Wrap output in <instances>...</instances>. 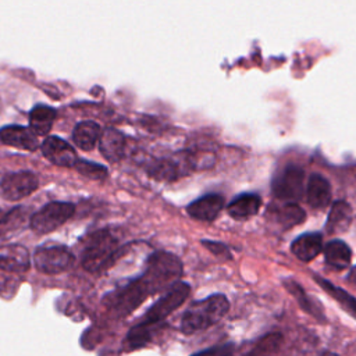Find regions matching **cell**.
I'll return each instance as SVG.
<instances>
[{
    "mask_svg": "<svg viewBox=\"0 0 356 356\" xmlns=\"http://www.w3.org/2000/svg\"><path fill=\"white\" fill-rule=\"evenodd\" d=\"M182 275V264L179 259L167 252H157L147 260L146 271L142 277L131 282L120 293L115 302V309L120 314L131 313L147 296L171 288Z\"/></svg>",
    "mask_w": 356,
    "mask_h": 356,
    "instance_id": "obj_1",
    "label": "cell"
},
{
    "mask_svg": "<svg viewBox=\"0 0 356 356\" xmlns=\"http://www.w3.org/2000/svg\"><path fill=\"white\" fill-rule=\"evenodd\" d=\"M229 302L222 293H214L193 302L181 317V331L191 335L217 324L228 312Z\"/></svg>",
    "mask_w": 356,
    "mask_h": 356,
    "instance_id": "obj_2",
    "label": "cell"
},
{
    "mask_svg": "<svg viewBox=\"0 0 356 356\" xmlns=\"http://www.w3.org/2000/svg\"><path fill=\"white\" fill-rule=\"evenodd\" d=\"M117 250L118 242L114 235L108 231L95 232L85 246L82 264L89 271H97L111 263Z\"/></svg>",
    "mask_w": 356,
    "mask_h": 356,
    "instance_id": "obj_3",
    "label": "cell"
},
{
    "mask_svg": "<svg viewBox=\"0 0 356 356\" xmlns=\"http://www.w3.org/2000/svg\"><path fill=\"white\" fill-rule=\"evenodd\" d=\"M191 286L186 282L178 281L146 312L142 321L139 324L153 327L163 321L167 316H170L174 310H177L189 296Z\"/></svg>",
    "mask_w": 356,
    "mask_h": 356,
    "instance_id": "obj_4",
    "label": "cell"
},
{
    "mask_svg": "<svg viewBox=\"0 0 356 356\" xmlns=\"http://www.w3.org/2000/svg\"><path fill=\"white\" fill-rule=\"evenodd\" d=\"M75 213V206L68 202H50L31 216L29 228L36 234H49L63 225Z\"/></svg>",
    "mask_w": 356,
    "mask_h": 356,
    "instance_id": "obj_5",
    "label": "cell"
},
{
    "mask_svg": "<svg viewBox=\"0 0 356 356\" xmlns=\"http://www.w3.org/2000/svg\"><path fill=\"white\" fill-rule=\"evenodd\" d=\"M271 192L274 197L282 202L295 203L302 199L305 192V171L298 165H286L282 168L271 182Z\"/></svg>",
    "mask_w": 356,
    "mask_h": 356,
    "instance_id": "obj_6",
    "label": "cell"
},
{
    "mask_svg": "<svg viewBox=\"0 0 356 356\" xmlns=\"http://www.w3.org/2000/svg\"><path fill=\"white\" fill-rule=\"evenodd\" d=\"M74 254L61 245L40 246L33 253V264L43 274H60L71 267Z\"/></svg>",
    "mask_w": 356,
    "mask_h": 356,
    "instance_id": "obj_7",
    "label": "cell"
},
{
    "mask_svg": "<svg viewBox=\"0 0 356 356\" xmlns=\"http://www.w3.org/2000/svg\"><path fill=\"white\" fill-rule=\"evenodd\" d=\"M38 186L39 179L36 174L31 171L10 172L4 175L0 182V195L6 200L15 202L33 193L38 189Z\"/></svg>",
    "mask_w": 356,
    "mask_h": 356,
    "instance_id": "obj_8",
    "label": "cell"
},
{
    "mask_svg": "<svg viewBox=\"0 0 356 356\" xmlns=\"http://www.w3.org/2000/svg\"><path fill=\"white\" fill-rule=\"evenodd\" d=\"M40 147L43 156L58 167H74L76 163L74 147L58 136H47Z\"/></svg>",
    "mask_w": 356,
    "mask_h": 356,
    "instance_id": "obj_9",
    "label": "cell"
},
{
    "mask_svg": "<svg viewBox=\"0 0 356 356\" xmlns=\"http://www.w3.org/2000/svg\"><path fill=\"white\" fill-rule=\"evenodd\" d=\"M31 267V254L19 243L0 246V268L8 273H25Z\"/></svg>",
    "mask_w": 356,
    "mask_h": 356,
    "instance_id": "obj_10",
    "label": "cell"
},
{
    "mask_svg": "<svg viewBox=\"0 0 356 356\" xmlns=\"http://www.w3.org/2000/svg\"><path fill=\"white\" fill-rule=\"evenodd\" d=\"M224 207V197L217 193H207L186 206L188 214L199 221H213Z\"/></svg>",
    "mask_w": 356,
    "mask_h": 356,
    "instance_id": "obj_11",
    "label": "cell"
},
{
    "mask_svg": "<svg viewBox=\"0 0 356 356\" xmlns=\"http://www.w3.org/2000/svg\"><path fill=\"white\" fill-rule=\"evenodd\" d=\"M0 139L3 143L28 152H35L39 147L38 136L26 127L7 125L0 129Z\"/></svg>",
    "mask_w": 356,
    "mask_h": 356,
    "instance_id": "obj_12",
    "label": "cell"
},
{
    "mask_svg": "<svg viewBox=\"0 0 356 356\" xmlns=\"http://www.w3.org/2000/svg\"><path fill=\"white\" fill-rule=\"evenodd\" d=\"M307 203L314 209H324L331 200L330 182L321 174H312L306 185Z\"/></svg>",
    "mask_w": 356,
    "mask_h": 356,
    "instance_id": "obj_13",
    "label": "cell"
},
{
    "mask_svg": "<svg viewBox=\"0 0 356 356\" xmlns=\"http://www.w3.org/2000/svg\"><path fill=\"white\" fill-rule=\"evenodd\" d=\"M268 211L270 214H273L275 224H278L282 229H289L295 225H299L306 218V213L303 211V209L296 203H289V202L270 206Z\"/></svg>",
    "mask_w": 356,
    "mask_h": 356,
    "instance_id": "obj_14",
    "label": "cell"
},
{
    "mask_svg": "<svg viewBox=\"0 0 356 356\" xmlns=\"http://www.w3.org/2000/svg\"><path fill=\"white\" fill-rule=\"evenodd\" d=\"M124 147H125V138L124 135L114 129V128H106L99 139V149L106 160L115 163L122 159L124 156Z\"/></svg>",
    "mask_w": 356,
    "mask_h": 356,
    "instance_id": "obj_15",
    "label": "cell"
},
{
    "mask_svg": "<svg viewBox=\"0 0 356 356\" xmlns=\"http://www.w3.org/2000/svg\"><path fill=\"white\" fill-rule=\"evenodd\" d=\"M291 250L299 260L310 261L323 250V236L318 232L303 234L292 242Z\"/></svg>",
    "mask_w": 356,
    "mask_h": 356,
    "instance_id": "obj_16",
    "label": "cell"
},
{
    "mask_svg": "<svg viewBox=\"0 0 356 356\" xmlns=\"http://www.w3.org/2000/svg\"><path fill=\"white\" fill-rule=\"evenodd\" d=\"M261 204V199L256 193H241L235 196L227 206L228 214L235 220H243L254 216Z\"/></svg>",
    "mask_w": 356,
    "mask_h": 356,
    "instance_id": "obj_17",
    "label": "cell"
},
{
    "mask_svg": "<svg viewBox=\"0 0 356 356\" xmlns=\"http://www.w3.org/2000/svg\"><path fill=\"white\" fill-rule=\"evenodd\" d=\"M57 111L44 104H38L29 111V129L36 136H44L51 131Z\"/></svg>",
    "mask_w": 356,
    "mask_h": 356,
    "instance_id": "obj_18",
    "label": "cell"
},
{
    "mask_svg": "<svg viewBox=\"0 0 356 356\" xmlns=\"http://www.w3.org/2000/svg\"><path fill=\"white\" fill-rule=\"evenodd\" d=\"M350 222H352L350 206L343 200H338L332 203L327 217V224H325V229L328 231V234H341L349 228Z\"/></svg>",
    "mask_w": 356,
    "mask_h": 356,
    "instance_id": "obj_19",
    "label": "cell"
},
{
    "mask_svg": "<svg viewBox=\"0 0 356 356\" xmlns=\"http://www.w3.org/2000/svg\"><path fill=\"white\" fill-rule=\"evenodd\" d=\"M324 259L330 267L343 270L350 264L352 252L343 241L332 239L324 246Z\"/></svg>",
    "mask_w": 356,
    "mask_h": 356,
    "instance_id": "obj_20",
    "label": "cell"
},
{
    "mask_svg": "<svg viewBox=\"0 0 356 356\" xmlns=\"http://www.w3.org/2000/svg\"><path fill=\"white\" fill-rule=\"evenodd\" d=\"M102 135V129L99 124L93 121H82L75 125L72 131V139L74 143L85 152H89L95 147V145L99 142Z\"/></svg>",
    "mask_w": 356,
    "mask_h": 356,
    "instance_id": "obj_21",
    "label": "cell"
},
{
    "mask_svg": "<svg viewBox=\"0 0 356 356\" xmlns=\"http://www.w3.org/2000/svg\"><path fill=\"white\" fill-rule=\"evenodd\" d=\"M284 285L285 288L288 289V292L298 300L299 306L306 312L309 313L310 316H313L314 318H317L318 321L321 323H325V314L323 312V307L314 300L312 299L305 291L303 288L293 280H285L284 281Z\"/></svg>",
    "mask_w": 356,
    "mask_h": 356,
    "instance_id": "obj_22",
    "label": "cell"
},
{
    "mask_svg": "<svg viewBox=\"0 0 356 356\" xmlns=\"http://www.w3.org/2000/svg\"><path fill=\"white\" fill-rule=\"evenodd\" d=\"M29 220L31 217L26 207H14L0 218V238H7L19 229H24L25 225L29 224Z\"/></svg>",
    "mask_w": 356,
    "mask_h": 356,
    "instance_id": "obj_23",
    "label": "cell"
},
{
    "mask_svg": "<svg viewBox=\"0 0 356 356\" xmlns=\"http://www.w3.org/2000/svg\"><path fill=\"white\" fill-rule=\"evenodd\" d=\"M314 281L331 296L334 298L345 312H348L355 320H356V298L352 296L350 293H348L345 289L334 285L332 282L324 280L323 277H318L316 275L314 277Z\"/></svg>",
    "mask_w": 356,
    "mask_h": 356,
    "instance_id": "obj_24",
    "label": "cell"
},
{
    "mask_svg": "<svg viewBox=\"0 0 356 356\" xmlns=\"http://www.w3.org/2000/svg\"><path fill=\"white\" fill-rule=\"evenodd\" d=\"M74 167L81 175L89 178V179H103L107 175V168L99 163L76 160Z\"/></svg>",
    "mask_w": 356,
    "mask_h": 356,
    "instance_id": "obj_25",
    "label": "cell"
},
{
    "mask_svg": "<svg viewBox=\"0 0 356 356\" xmlns=\"http://www.w3.org/2000/svg\"><path fill=\"white\" fill-rule=\"evenodd\" d=\"M152 330H153V327H147V325H142V324L135 325L127 335L129 348L135 349V348H140L145 343H147L152 337Z\"/></svg>",
    "mask_w": 356,
    "mask_h": 356,
    "instance_id": "obj_26",
    "label": "cell"
},
{
    "mask_svg": "<svg viewBox=\"0 0 356 356\" xmlns=\"http://www.w3.org/2000/svg\"><path fill=\"white\" fill-rule=\"evenodd\" d=\"M234 343H224V345H216L209 349L200 350L192 356H231L234 353Z\"/></svg>",
    "mask_w": 356,
    "mask_h": 356,
    "instance_id": "obj_27",
    "label": "cell"
},
{
    "mask_svg": "<svg viewBox=\"0 0 356 356\" xmlns=\"http://www.w3.org/2000/svg\"><path fill=\"white\" fill-rule=\"evenodd\" d=\"M202 243L211 252L214 253L216 256H224V257H231V253H229V249L224 245V243H220V242H213V241H202Z\"/></svg>",
    "mask_w": 356,
    "mask_h": 356,
    "instance_id": "obj_28",
    "label": "cell"
},
{
    "mask_svg": "<svg viewBox=\"0 0 356 356\" xmlns=\"http://www.w3.org/2000/svg\"><path fill=\"white\" fill-rule=\"evenodd\" d=\"M348 281L356 286V266L349 271V274H348Z\"/></svg>",
    "mask_w": 356,
    "mask_h": 356,
    "instance_id": "obj_29",
    "label": "cell"
},
{
    "mask_svg": "<svg viewBox=\"0 0 356 356\" xmlns=\"http://www.w3.org/2000/svg\"><path fill=\"white\" fill-rule=\"evenodd\" d=\"M320 356H339V355H337V353H334V352H324V353H321Z\"/></svg>",
    "mask_w": 356,
    "mask_h": 356,
    "instance_id": "obj_30",
    "label": "cell"
}]
</instances>
